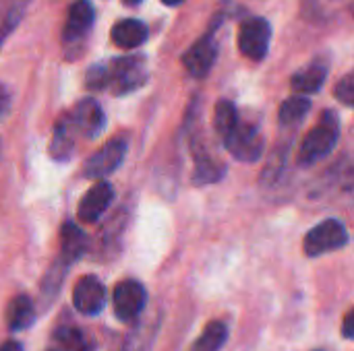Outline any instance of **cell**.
<instances>
[{
	"label": "cell",
	"mask_w": 354,
	"mask_h": 351,
	"mask_svg": "<svg viewBox=\"0 0 354 351\" xmlns=\"http://www.w3.org/2000/svg\"><path fill=\"white\" fill-rule=\"evenodd\" d=\"M309 110H311V101L305 95L288 97L280 108V124L282 126H292V124L301 122V118H305V114Z\"/></svg>",
	"instance_id": "obj_19"
},
{
	"label": "cell",
	"mask_w": 354,
	"mask_h": 351,
	"mask_svg": "<svg viewBox=\"0 0 354 351\" xmlns=\"http://www.w3.org/2000/svg\"><path fill=\"white\" fill-rule=\"evenodd\" d=\"M112 302H114V314L120 321L129 323V321H135L143 312V308L147 304V294L139 281L127 279L114 288Z\"/></svg>",
	"instance_id": "obj_6"
},
{
	"label": "cell",
	"mask_w": 354,
	"mask_h": 351,
	"mask_svg": "<svg viewBox=\"0 0 354 351\" xmlns=\"http://www.w3.org/2000/svg\"><path fill=\"white\" fill-rule=\"evenodd\" d=\"M239 124V112L236 108L226 101V99H220L216 103V112H214V126H216V132L224 139L234 126Z\"/></svg>",
	"instance_id": "obj_21"
},
{
	"label": "cell",
	"mask_w": 354,
	"mask_h": 351,
	"mask_svg": "<svg viewBox=\"0 0 354 351\" xmlns=\"http://www.w3.org/2000/svg\"><path fill=\"white\" fill-rule=\"evenodd\" d=\"M272 27L266 19H247L239 29V50L249 60H261L268 54Z\"/></svg>",
	"instance_id": "obj_5"
},
{
	"label": "cell",
	"mask_w": 354,
	"mask_h": 351,
	"mask_svg": "<svg viewBox=\"0 0 354 351\" xmlns=\"http://www.w3.org/2000/svg\"><path fill=\"white\" fill-rule=\"evenodd\" d=\"M93 23V6L87 0H77L71 8H68V17L64 23V39L66 41H77L79 37L85 35V31L91 27Z\"/></svg>",
	"instance_id": "obj_12"
},
{
	"label": "cell",
	"mask_w": 354,
	"mask_h": 351,
	"mask_svg": "<svg viewBox=\"0 0 354 351\" xmlns=\"http://www.w3.org/2000/svg\"><path fill=\"white\" fill-rule=\"evenodd\" d=\"M218 56V46L214 41L212 35H203L201 39H197L183 56V64L189 70L191 77L201 79L209 72V68L214 66Z\"/></svg>",
	"instance_id": "obj_9"
},
{
	"label": "cell",
	"mask_w": 354,
	"mask_h": 351,
	"mask_svg": "<svg viewBox=\"0 0 354 351\" xmlns=\"http://www.w3.org/2000/svg\"><path fill=\"white\" fill-rule=\"evenodd\" d=\"M346 244H348V232L344 223L338 219H326L305 236L303 248L307 257H319L326 252L340 250Z\"/></svg>",
	"instance_id": "obj_2"
},
{
	"label": "cell",
	"mask_w": 354,
	"mask_h": 351,
	"mask_svg": "<svg viewBox=\"0 0 354 351\" xmlns=\"http://www.w3.org/2000/svg\"><path fill=\"white\" fill-rule=\"evenodd\" d=\"M87 87L100 91L104 87H108V66L106 64H95L89 68L87 72Z\"/></svg>",
	"instance_id": "obj_23"
},
{
	"label": "cell",
	"mask_w": 354,
	"mask_h": 351,
	"mask_svg": "<svg viewBox=\"0 0 354 351\" xmlns=\"http://www.w3.org/2000/svg\"><path fill=\"white\" fill-rule=\"evenodd\" d=\"M129 4H137V2H141V0H127Z\"/></svg>",
	"instance_id": "obj_29"
},
{
	"label": "cell",
	"mask_w": 354,
	"mask_h": 351,
	"mask_svg": "<svg viewBox=\"0 0 354 351\" xmlns=\"http://www.w3.org/2000/svg\"><path fill=\"white\" fill-rule=\"evenodd\" d=\"M124 155H127V141L124 139H112L95 155H91L85 161L83 174L87 178H106L108 174H112L122 163Z\"/></svg>",
	"instance_id": "obj_7"
},
{
	"label": "cell",
	"mask_w": 354,
	"mask_h": 351,
	"mask_svg": "<svg viewBox=\"0 0 354 351\" xmlns=\"http://www.w3.org/2000/svg\"><path fill=\"white\" fill-rule=\"evenodd\" d=\"M147 39V27L139 19H122L112 27V41L120 50H135Z\"/></svg>",
	"instance_id": "obj_13"
},
{
	"label": "cell",
	"mask_w": 354,
	"mask_h": 351,
	"mask_svg": "<svg viewBox=\"0 0 354 351\" xmlns=\"http://www.w3.org/2000/svg\"><path fill=\"white\" fill-rule=\"evenodd\" d=\"M145 77L147 68L143 56L118 58L108 66V87H112L116 95H124L141 87L145 83Z\"/></svg>",
	"instance_id": "obj_3"
},
{
	"label": "cell",
	"mask_w": 354,
	"mask_h": 351,
	"mask_svg": "<svg viewBox=\"0 0 354 351\" xmlns=\"http://www.w3.org/2000/svg\"><path fill=\"white\" fill-rule=\"evenodd\" d=\"M8 108H10V95H8L6 87L0 85V118L8 112Z\"/></svg>",
	"instance_id": "obj_25"
},
{
	"label": "cell",
	"mask_w": 354,
	"mask_h": 351,
	"mask_svg": "<svg viewBox=\"0 0 354 351\" xmlns=\"http://www.w3.org/2000/svg\"><path fill=\"white\" fill-rule=\"evenodd\" d=\"M73 151V122L71 120H60L54 128V139H52V155L56 159H68Z\"/></svg>",
	"instance_id": "obj_20"
},
{
	"label": "cell",
	"mask_w": 354,
	"mask_h": 351,
	"mask_svg": "<svg viewBox=\"0 0 354 351\" xmlns=\"http://www.w3.org/2000/svg\"><path fill=\"white\" fill-rule=\"evenodd\" d=\"M338 132H340V124L334 118L332 112L324 114V120L311 128L305 137V141L301 143L299 149V163L303 166H311L319 159H324L338 143Z\"/></svg>",
	"instance_id": "obj_1"
},
{
	"label": "cell",
	"mask_w": 354,
	"mask_h": 351,
	"mask_svg": "<svg viewBox=\"0 0 354 351\" xmlns=\"http://www.w3.org/2000/svg\"><path fill=\"white\" fill-rule=\"evenodd\" d=\"M326 66L322 64H311L303 70H299L295 77H292V89L297 93H315L322 89L324 81H326Z\"/></svg>",
	"instance_id": "obj_16"
},
{
	"label": "cell",
	"mask_w": 354,
	"mask_h": 351,
	"mask_svg": "<svg viewBox=\"0 0 354 351\" xmlns=\"http://www.w3.org/2000/svg\"><path fill=\"white\" fill-rule=\"evenodd\" d=\"M114 199V190L108 182H97L93 188H89L81 203H79V209H77V215L83 223H95L104 213L106 209L110 207Z\"/></svg>",
	"instance_id": "obj_10"
},
{
	"label": "cell",
	"mask_w": 354,
	"mask_h": 351,
	"mask_svg": "<svg viewBox=\"0 0 354 351\" xmlns=\"http://www.w3.org/2000/svg\"><path fill=\"white\" fill-rule=\"evenodd\" d=\"M50 351H89V343L79 329L62 327L54 333Z\"/></svg>",
	"instance_id": "obj_18"
},
{
	"label": "cell",
	"mask_w": 354,
	"mask_h": 351,
	"mask_svg": "<svg viewBox=\"0 0 354 351\" xmlns=\"http://www.w3.org/2000/svg\"><path fill=\"white\" fill-rule=\"evenodd\" d=\"M73 304L85 317L100 314L104 304H106V288H104V283L93 275L81 277L77 281L75 290H73Z\"/></svg>",
	"instance_id": "obj_8"
},
{
	"label": "cell",
	"mask_w": 354,
	"mask_h": 351,
	"mask_svg": "<svg viewBox=\"0 0 354 351\" xmlns=\"http://www.w3.org/2000/svg\"><path fill=\"white\" fill-rule=\"evenodd\" d=\"M226 149L232 153V157L241 161H255L261 157L263 151V139L259 130L251 124H245L239 120V124L222 139Z\"/></svg>",
	"instance_id": "obj_4"
},
{
	"label": "cell",
	"mask_w": 354,
	"mask_h": 351,
	"mask_svg": "<svg viewBox=\"0 0 354 351\" xmlns=\"http://www.w3.org/2000/svg\"><path fill=\"white\" fill-rule=\"evenodd\" d=\"M336 97L346 103V106H353L354 103V74L348 72L340 79L338 87H336Z\"/></svg>",
	"instance_id": "obj_24"
},
{
	"label": "cell",
	"mask_w": 354,
	"mask_h": 351,
	"mask_svg": "<svg viewBox=\"0 0 354 351\" xmlns=\"http://www.w3.org/2000/svg\"><path fill=\"white\" fill-rule=\"evenodd\" d=\"M353 310H348L346 317H344V337H346V339H353Z\"/></svg>",
	"instance_id": "obj_26"
},
{
	"label": "cell",
	"mask_w": 354,
	"mask_h": 351,
	"mask_svg": "<svg viewBox=\"0 0 354 351\" xmlns=\"http://www.w3.org/2000/svg\"><path fill=\"white\" fill-rule=\"evenodd\" d=\"M85 137H97L106 126V116L95 99H81L71 120Z\"/></svg>",
	"instance_id": "obj_11"
},
{
	"label": "cell",
	"mask_w": 354,
	"mask_h": 351,
	"mask_svg": "<svg viewBox=\"0 0 354 351\" xmlns=\"http://www.w3.org/2000/svg\"><path fill=\"white\" fill-rule=\"evenodd\" d=\"M87 250V236L81 232L79 225H75L73 221L62 225V234H60V257L62 261L75 263L83 252Z\"/></svg>",
	"instance_id": "obj_14"
},
{
	"label": "cell",
	"mask_w": 354,
	"mask_h": 351,
	"mask_svg": "<svg viewBox=\"0 0 354 351\" xmlns=\"http://www.w3.org/2000/svg\"><path fill=\"white\" fill-rule=\"evenodd\" d=\"M0 351H23V348H21V343H17V341H4V343L0 345Z\"/></svg>",
	"instance_id": "obj_27"
},
{
	"label": "cell",
	"mask_w": 354,
	"mask_h": 351,
	"mask_svg": "<svg viewBox=\"0 0 354 351\" xmlns=\"http://www.w3.org/2000/svg\"><path fill=\"white\" fill-rule=\"evenodd\" d=\"M226 339H228V327L220 321H214L197 337L193 351H220L224 348Z\"/></svg>",
	"instance_id": "obj_17"
},
{
	"label": "cell",
	"mask_w": 354,
	"mask_h": 351,
	"mask_svg": "<svg viewBox=\"0 0 354 351\" xmlns=\"http://www.w3.org/2000/svg\"><path fill=\"white\" fill-rule=\"evenodd\" d=\"M162 2H164L166 6H176V4H180L183 0H162Z\"/></svg>",
	"instance_id": "obj_28"
},
{
	"label": "cell",
	"mask_w": 354,
	"mask_h": 351,
	"mask_svg": "<svg viewBox=\"0 0 354 351\" xmlns=\"http://www.w3.org/2000/svg\"><path fill=\"white\" fill-rule=\"evenodd\" d=\"M4 319H6V325H8L10 331L29 329L31 323L35 321V308H33L31 298H27V296H17V298H12V300L8 302V306H6Z\"/></svg>",
	"instance_id": "obj_15"
},
{
	"label": "cell",
	"mask_w": 354,
	"mask_h": 351,
	"mask_svg": "<svg viewBox=\"0 0 354 351\" xmlns=\"http://www.w3.org/2000/svg\"><path fill=\"white\" fill-rule=\"evenodd\" d=\"M23 12L21 0H0V39L12 29Z\"/></svg>",
	"instance_id": "obj_22"
}]
</instances>
